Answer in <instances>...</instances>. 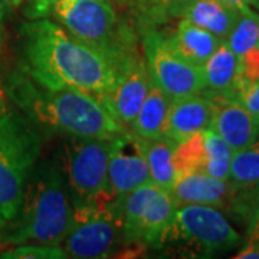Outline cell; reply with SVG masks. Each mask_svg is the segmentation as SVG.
Returning a JSON list of instances; mask_svg holds the SVG:
<instances>
[{
  "instance_id": "cell-24",
  "label": "cell",
  "mask_w": 259,
  "mask_h": 259,
  "mask_svg": "<svg viewBox=\"0 0 259 259\" xmlns=\"http://www.w3.org/2000/svg\"><path fill=\"white\" fill-rule=\"evenodd\" d=\"M206 161L203 131H199L192 137L177 143L173 153V168L176 182L190 173H203Z\"/></svg>"
},
{
  "instance_id": "cell-33",
  "label": "cell",
  "mask_w": 259,
  "mask_h": 259,
  "mask_svg": "<svg viewBox=\"0 0 259 259\" xmlns=\"http://www.w3.org/2000/svg\"><path fill=\"white\" fill-rule=\"evenodd\" d=\"M29 0H9V6L10 8H20L23 5H26Z\"/></svg>"
},
{
  "instance_id": "cell-15",
  "label": "cell",
  "mask_w": 259,
  "mask_h": 259,
  "mask_svg": "<svg viewBox=\"0 0 259 259\" xmlns=\"http://www.w3.org/2000/svg\"><path fill=\"white\" fill-rule=\"evenodd\" d=\"M170 193L177 207L185 204L219 207L229 199L231 185L229 180L216 179L206 173H190L179 179Z\"/></svg>"
},
{
  "instance_id": "cell-1",
  "label": "cell",
  "mask_w": 259,
  "mask_h": 259,
  "mask_svg": "<svg viewBox=\"0 0 259 259\" xmlns=\"http://www.w3.org/2000/svg\"><path fill=\"white\" fill-rule=\"evenodd\" d=\"M22 69L51 90H78L94 97L111 91L117 81L115 61L47 18L29 19L20 30Z\"/></svg>"
},
{
  "instance_id": "cell-2",
  "label": "cell",
  "mask_w": 259,
  "mask_h": 259,
  "mask_svg": "<svg viewBox=\"0 0 259 259\" xmlns=\"http://www.w3.org/2000/svg\"><path fill=\"white\" fill-rule=\"evenodd\" d=\"M5 93L28 120L49 134L111 140L128 130L97 97L69 88H45L23 69L10 75Z\"/></svg>"
},
{
  "instance_id": "cell-25",
  "label": "cell",
  "mask_w": 259,
  "mask_h": 259,
  "mask_svg": "<svg viewBox=\"0 0 259 259\" xmlns=\"http://www.w3.org/2000/svg\"><path fill=\"white\" fill-rule=\"evenodd\" d=\"M203 137L204 148H206V161H204L203 173L216 177V179L229 180L233 150L213 130H203Z\"/></svg>"
},
{
  "instance_id": "cell-11",
  "label": "cell",
  "mask_w": 259,
  "mask_h": 259,
  "mask_svg": "<svg viewBox=\"0 0 259 259\" xmlns=\"http://www.w3.org/2000/svg\"><path fill=\"white\" fill-rule=\"evenodd\" d=\"M144 143L146 139L130 128L111 140L108 179L112 194L120 202L137 187L151 182Z\"/></svg>"
},
{
  "instance_id": "cell-21",
  "label": "cell",
  "mask_w": 259,
  "mask_h": 259,
  "mask_svg": "<svg viewBox=\"0 0 259 259\" xmlns=\"http://www.w3.org/2000/svg\"><path fill=\"white\" fill-rule=\"evenodd\" d=\"M176 146V141L167 136H160L157 139H146L144 143L151 182L167 192H171L176 183L173 168V153Z\"/></svg>"
},
{
  "instance_id": "cell-18",
  "label": "cell",
  "mask_w": 259,
  "mask_h": 259,
  "mask_svg": "<svg viewBox=\"0 0 259 259\" xmlns=\"http://www.w3.org/2000/svg\"><path fill=\"white\" fill-rule=\"evenodd\" d=\"M203 71L206 78L204 91L238 98L241 62L239 56L232 51L225 40L204 62Z\"/></svg>"
},
{
  "instance_id": "cell-20",
  "label": "cell",
  "mask_w": 259,
  "mask_h": 259,
  "mask_svg": "<svg viewBox=\"0 0 259 259\" xmlns=\"http://www.w3.org/2000/svg\"><path fill=\"white\" fill-rule=\"evenodd\" d=\"M171 100L173 98L168 94L151 81L150 91L141 104L133 124L130 125V130L147 140L163 136Z\"/></svg>"
},
{
  "instance_id": "cell-23",
  "label": "cell",
  "mask_w": 259,
  "mask_h": 259,
  "mask_svg": "<svg viewBox=\"0 0 259 259\" xmlns=\"http://www.w3.org/2000/svg\"><path fill=\"white\" fill-rule=\"evenodd\" d=\"M158 186L153 182L140 186L136 190H133L124 199L122 203V245L139 248L137 238L143 213L146 210L148 200L157 190Z\"/></svg>"
},
{
  "instance_id": "cell-28",
  "label": "cell",
  "mask_w": 259,
  "mask_h": 259,
  "mask_svg": "<svg viewBox=\"0 0 259 259\" xmlns=\"http://www.w3.org/2000/svg\"><path fill=\"white\" fill-rule=\"evenodd\" d=\"M238 100L259 121V79L255 82H239Z\"/></svg>"
},
{
  "instance_id": "cell-5",
  "label": "cell",
  "mask_w": 259,
  "mask_h": 259,
  "mask_svg": "<svg viewBox=\"0 0 259 259\" xmlns=\"http://www.w3.org/2000/svg\"><path fill=\"white\" fill-rule=\"evenodd\" d=\"M42 143V131L22 112L0 108V216L6 222L20 207Z\"/></svg>"
},
{
  "instance_id": "cell-38",
  "label": "cell",
  "mask_w": 259,
  "mask_h": 259,
  "mask_svg": "<svg viewBox=\"0 0 259 259\" xmlns=\"http://www.w3.org/2000/svg\"><path fill=\"white\" fill-rule=\"evenodd\" d=\"M258 47H259V42H258Z\"/></svg>"
},
{
  "instance_id": "cell-4",
  "label": "cell",
  "mask_w": 259,
  "mask_h": 259,
  "mask_svg": "<svg viewBox=\"0 0 259 259\" xmlns=\"http://www.w3.org/2000/svg\"><path fill=\"white\" fill-rule=\"evenodd\" d=\"M25 16L51 19L114 61L136 40L134 30L121 23L111 0H29Z\"/></svg>"
},
{
  "instance_id": "cell-26",
  "label": "cell",
  "mask_w": 259,
  "mask_h": 259,
  "mask_svg": "<svg viewBox=\"0 0 259 259\" xmlns=\"http://www.w3.org/2000/svg\"><path fill=\"white\" fill-rule=\"evenodd\" d=\"M232 51L241 58L259 42V13L252 8L242 10L231 35L225 40Z\"/></svg>"
},
{
  "instance_id": "cell-22",
  "label": "cell",
  "mask_w": 259,
  "mask_h": 259,
  "mask_svg": "<svg viewBox=\"0 0 259 259\" xmlns=\"http://www.w3.org/2000/svg\"><path fill=\"white\" fill-rule=\"evenodd\" d=\"M190 0H124L136 26H160L179 18L182 8Z\"/></svg>"
},
{
  "instance_id": "cell-17",
  "label": "cell",
  "mask_w": 259,
  "mask_h": 259,
  "mask_svg": "<svg viewBox=\"0 0 259 259\" xmlns=\"http://www.w3.org/2000/svg\"><path fill=\"white\" fill-rule=\"evenodd\" d=\"M177 20L173 33L167 36L170 45L186 61L203 66L223 40L187 19Z\"/></svg>"
},
{
  "instance_id": "cell-35",
  "label": "cell",
  "mask_w": 259,
  "mask_h": 259,
  "mask_svg": "<svg viewBox=\"0 0 259 259\" xmlns=\"http://www.w3.org/2000/svg\"><path fill=\"white\" fill-rule=\"evenodd\" d=\"M2 48H3V30L0 28V54H2Z\"/></svg>"
},
{
  "instance_id": "cell-37",
  "label": "cell",
  "mask_w": 259,
  "mask_h": 259,
  "mask_svg": "<svg viewBox=\"0 0 259 259\" xmlns=\"http://www.w3.org/2000/svg\"><path fill=\"white\" fill-rule=\"evenodd\" d=\"M2 100H3V88H2V82H0V108H2Z\"/></svg>"
},
{
  "instance_id": "cell-32",
  "label": "cell",
  "mask_w": 259,
  "mask_h": 259,
  "mask_svg": "<svg viewBox=\"0 0 259 259\" xmlns=\"http://www.w3.org/2000/svg\"><path fill=\"white\" fill-rule=\"evenodd\" d=\"M9 0H0V25H2V20L5 19V15L9 10Z\"/></svg>"
},
{
  "instance_id": "cell-9",
  "label": "cell",
  "mask_w": 259,
  "mask_h": 259,
  "mask_svg": "<svg viewBox=\"0 0 259 259\" xmlns=\"http://www.w3.org/2000/svg\"><path fill=\"white\" fill-rule=\"evenodd\" d=\"M151 81L171 98L203 93V66L194 65L177 54L167 36L156 26H136Z\"/></svg>"
},
{
  "instance_id": "cell-36",
  "label": "cell",
  "mask_w": 259,
  "mask_h": 259,
  "mask_svg": "<svg viewBox=\"0 0 259 259\" xmlns=\"http://www.w3.org/2000/svg\"><path fill=\"white\" fill-rule=\"evenodd\" d=\"M5 225H6V221H5V219H3V218L0 216V231H2L3 228H5Z\"/></svg>"
},
{
  "instance_id": "cell-6",
  "label": "cell",
  "mask_w": 259,
  "mask_h": 259,
  "mask_svg": "<svg viewBox=\"0 0 259 259\" xmlns=\"http://www.w3.org/2000/svg\"><path fill=\"white\" fill-rule=\"evenodd\" d=\"M111 140L64 136L54 161L74 207L120 202L108 179Z\"/></svg>"
},
{
  "instance_id": "cell-31",
  "label": "cell",
  "mask_w": 259,
  "mask_h": 259,
  "mask_svg": "<svg viewBox=\"0 0 259 259\" xmlns=\"http://www.w3.org/2000/svg\"><path fill=\"white\" fill-rule=\"evenodd\" d=\"M223 2H226L229 6H232L233 9L239 10V12L248 9V8H252L250 6V0H223Z\"/></svg>"
},
{
  "instance_id": "cell-10",
  "label": "cell",
  "mask_w": 259,
  "mask_h": 259,
  "mask_svg": "<svg viewBox=\"0 0 259 259\" xmlns=\"http://www.w3.org/2000/svg\"><path fill=\"white\" fill-rule=\"evenodd\" d=\"M115 68L117 81L114 88L98 97V101L115 120L128 128L151 87L146 59L136 40L115 58Z\"/></svg>"
},
{
  "instance_id": "cell-30",
  "label": "cell",
  "mask_w": 259,
  "mask_h": 259,
  "mask_svg": "<svg viewBox=\"0 0 259 259\" xmlns=\"http://www.w3.org/2000/svg\"><path fill=\"white\" fill-rule=\"evenodd\" d=\"M245 248L259 250V196L248 218V241Z\"/></svg>"
},
{
  "instance_id": "cell-12",
  "label": "cell",
  "mask_w": 259,
  "mask_h": 259,
  "mask_svg": "<svg viewBox=\"0 0 259 259\" xmlns=\"http://www.w3.org/2000/svg\"><path fill=\"white\" fill-rule=\"evenodd\" d=\"M213 102V118L209 128L221 136L233 151L249 147L259 139V121L238 98L203 91Z\"/></svg>"
},
{
  "instance_id": "cell-8",
  "label": "cell",
  "mask_w": 259,
  "mask_h": 259,
  "mask_svg": "<svg viewBox=\"0 0 259 259\" xmlns=\"http://www.w3.org/2000/svg\"><path fill=\"white\" fill-rule=\"evenodd\" d=\"M122 203L74 207L72 223L62 249L68 258H108L122 245Z\"/></svg>"
},
{
  "instance_id": "cell-16",
  "label": "cell",
  "mask_w": 259,
  "mask_h": 259,
  "mask_svg": "<svg viewBox=\"0 0 259 259\" xmlns=\"http://www.w3.org/2000/svg\"><path fill=\"white\" fill-rule=\"evenodd\" d=\"M239 10L223 0H190L177 19H187L222 40H226L239 18Z\"/></svg>"
},
{
  "instance_id": "cell-29",
  "label": "cell",
  "mask_w": 259,
  "mask_h": 259,
  "mask_svg": "<svg viewBox=\"0 0 259 259\" xmlns=\"http://www.w3.org/2000/svg\"><path fill=\"white\" fill-rule=\"evenodd\" d=\"M241 62V81L255 82L259 79V47H253L239 58Z\"/></svg>"
},
{
  "instance_id": "cell-34",
  "label": "cell",
  "mask_w": 259,
  "mask_h": 259,
  "mask_svg": "<svg viewBox=\"0 0 259 259\" xmlns=\"http://www.w3.org/2000/svg\"><path fill=\"white\" fill-rule=\"evenodd\" d=\"M250 6L255 8L259 12V0H250Z\"/></svg>"
},
{
  "instance_id": "cell-7",
  "label": "cell",
  "mask_w": 259,
  "mask_h": 259,
  "mask_svg": "<svg viewBox=\"0 0 259 259\" xmlns=\"http://www.w3.org/2000/svg\"><path fill=\"white\" fill-rule=\"evenodd\" d=\"M241 236L213 206H179L163 233L157 249L183 256L210 258L239 246Z\"/></svg>"
},
{
  "instance_id": "cell-27",
  "label": "cell",
  "mask_w": 259,
  "mask_h": 259,
  "mask_svg": "<svg viewBox=\"0 0 259 259\" xmlns=\"http://www.w3.org/2000/svg\"><path fill=\"white\" fill-rule=\"evenodd\" d=\"M2 258L15 259H62L68 258L65 250L59 245H36L23 243L15 249L3 252Z\"/></svg>"
},
{
  "instance_id": "cell-19",
  "label": "cell",
  "mask_w": 259,
  "mask_h": 259,
  "mask_svg": "<svg viewBox=\"0 0 259 259\" xmlns=\"http://www.w3.org/2000/svg\"><path fill=\"white\" fill-rule=\"evenodd\" d=\"M176 207L171 193L157 187V190L148 200L146 210L141 218L139 238H137V246L140 249H146V248L157 249L160 239L171 221Z\"/></svg>"
},
{
  "instance_id": "cell-14",
  "label": "cell",
  "mask_w": 259,
  "mask_h": 259,
  "mask_svg": "<svg viewBox=\"0 0 259 259\" xmlns=\"http://www.w3.org/2000/svg\"><path fill=\"white\" fill-rule=\"evenodd\" d=\"M229 185L235 209L249 218L259 196V139L249 147L233 151Z\"/></svg>"
},
{
  "instance_id": "cell-3",
  "label": "cell",
  "mask_w": 259,
  "mask_h": 259,
  "mask_svg": "<svg viewBox=\"0 0 259 259\" xmlns=\"http://www.w3.org/2000/svg\"><path fill=\"white\" fill-rule=\"evenodd\" d=\"M74 206L55 161L36 164L16 216L0 231V243L61 245L72 223Z\"/></svg>"
},
{
  "instance_id": "cell-13",
  "label": "cell",
  "mask_w": 259,
  "mask_h": 259,
  "mask_svg": "<svg viewBox=\"0 0 259 259\" xmlns=\"http://www.w3.org/2000/svg\"><path fill=\"white\" fill-rule=\"evenodd\" d=\"M213 102L204 93L183 95L171 100L163 136L176 143L210 127Z\"/></svg>"
}]
</instances>
